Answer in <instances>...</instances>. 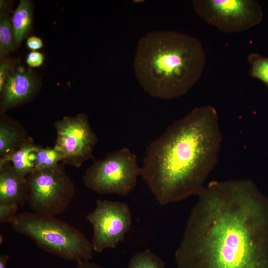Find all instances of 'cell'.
<instances>
[{"label":"cell","mask_w":268,"mask_h":268,"mask_svg":"<svg viewBox=\"0 0 268 268\" xmlns=\"http://www.w3.org/2000/svg\"><path fill=\"white\" fill-rule=\"evenodd\" d=\"M26 45L29 49L35 51L41 49L43 46V43L39 37L33 36L27 39Z\"/></svg>","instance_id":"obj_22"},{"label":"cell","mask_w":268,"mask_h":268,"mask_svg":"<svg viewBox=\"0 0 268 268\" xmlns=\"http://www.w3.org/2000/svg\"><path fill=\"white\" fill-rule=\"evenodd\" d=\"M13 43L18 46L31 30L32 6L30 0H21L12 18Z\"/></svg>","instance_id":"obj_14"},{"label":"cell","mask_w":268,"mask_h":268,"mask_svg":"<svg viewBox=\"0 0 268 268\" xmlns=\"http://www.w3.org/2000/svg\"><path fill=\"white\" fill-rule=\"evenodd\" d=\"M9 223L16 232L29 237L48 253L76 262L93 257L91 241L78 229L55 216L24 211Z\"/></svg>","instance_id":"obj_4"},{"label":"cell","mask_w":268,"mask_h":268,"mask_svg":"<svg viewBox=\"0 0 268 268\" xmlns=\"http://www.w3.org/2000/svg\"><path fill=\"white\" fill-rule=\"evenodd\" d=\"M206 59L203 45L197 38L159 30L140 39L133 66L144 91L154 97L171 100L186 95L198 81Z\"/></svg>","instance_id":"obj_3"},{"label":"cell","mask_w":268,"mask_h":268,"mask_svg":"<svg viewBox=\"0 0 268 268\" xmlns=\"http://www.w3.org/2000/svg\"><path fill=\"white\" fill-rule=\"evenodd\" d=\"M29 137L18 121L1 114L0 161L11 155Z\"/></svg>","instance_id":"obj_12"},{"label":"cell","mask_w":268,"mask_h":268,"mask_svg":"<svg viewBox=\"0 0 268 268\" xmlns=\"http://www.w3.org/2000/svg\"><path fill=\"white\" fill-rule=\"evenodd\" d=\"M13 43L12 22L6 13L0 14V57L9 53Z\"/></svg>","instance_id":"obj_18"},{"label":"cell","mask_w":268,"mask_h":268,"mask_svg":"<svg viewBox=\"0 0 268 268\" xmlns=\"http://www.w3.org/2000/svg\"><path fill=\"white\" fill-rule=\"evenodd\" d=\"M261 198L249 180L209 183L175 252L178 268H263Z\"/></svg>","instance_id":"obj_1"},{"label":"cell","mask_w":268,"mask_h":268,"mask_svg":"<svg viewBox=\"0 0 268 268\" xmlns=\"http://www.w3.org/2000/svg\"><path fill=\"white\" fill-rule=\"evenodd\" d=\"M54 126L57 134L54 147L63 154V164L80 167L93 157L98 138L86 114L65 116Z\"/></svg>","instance_id":"obj_9"},{"label":"cell","mask_w":268,"mask_h":268,"mask_svg":"<svg viewBox=\"0 0 268 268\" xmlns=\"http://www.w3.org/2000/svg\"><path fill=\"white\" fill-rule=\"evenodd\" d=\"M39 147L29 137L11 155L0 161V164L10 162L16 173L26 178L35 170L36 152Z\"/></svg>","instance_id":"obj_13"},{"label":"cell","mask_w":268,"mask_h":268,"mask_svg":"<svg viewBox=\"0 0 268 268\" xmlns=\"http://www.w3.org/2000/svg\"><path fill=\"white\" fill-rule=\"evenodd\" d=\"M44 55L37 51H32L27 55L26 62L31 67H37L41 66L44 62Z\"/></svg>","instance_id":"obj_20"},{"label":"cell","mask_w":268,"mask_h":268,"mask_svg":"<svg viewBox=\"0 0 268 268\" xmlns=\"http://www.w3.org/2000/svg\"><path fill=\"white\" fill-rule=\"evenodd\" d=\"M27 194L26 177L16 173L10 162L0 164V202L23 206Z\"/></svg>","instance_id":"obj_11"},{"label":"cell","mask_w":268,"mask_h":268,"mask_svg":"<svg viewBox=\"0 0 268 268\" xmlns=\"http://www.w3.org/2000/svg\"><path fill=\"white\" fill-rule=\"evenodd\" d=\"M63 160V154L54 146L43 148L39 146L36 152L35 170L54 167Z\"/></svg>","instance_id":"obj_15"},{"label":"cell","mask_w":268,"mask_h":268,"mask_svg":"<svg viewBox=\"0 0 268 268\" xmlns=\"http://www.w3.org/2000/svg\"><path fill=\"white\" fill-rule=\"evenodd\" d=\"M75 268H105L99 264L90 262V260H82L76 262Z\"/></svg>","instance_id":"obj_23"},{"label":"cell","mask_w":268,"mask_h":268,"mask_svg":"<svg viewBox=\"0 0 268 268\" xmlns=\"http://www.w3.org/2000/svg\"><path fill=\"white\" fill-rule=\"evenodd\" d=\"M18 206L13 203L0 202V223H10L17 215Z\"/></svg>","instance_id":"obj_19"},{"label":"cell","mask_w":268,"mask_h":268,"mask_svg":"<svg viewBox=\"0 0 268 268\" xmlns=\"http://www.w3.org/2000/svg\"><path fill=\"white\" fill-rule=\"evenodd\" d=\"M222 134L216 110L197 107L148 145L141 174L161 205L199 196L218 162Z\"/></svg>","instance_id":"obj_2"},{"label":"cell","mask_w":268,"mask_h":268,"mask_svg":"<svg viewBox=\"0 0 268 268\" xmlns=\"http://www.w3.org/2000/svg\"><path fill=\"white\" fill-rule=\"evenodd\" d=\"M12 66L10 60L2 62L0 66V91H2L5 80L9 73Z\"/></svg>","instance_id":"obj_21"},{"label":"cell","mask_w":268,"mask_h":268,"mask_svg":"<svg viewBox=\"0 0 268 268\" xmlns=\"http://www.w3.org/2000/svg\"><path fill=\"white\" fill-rule=\"evenodd\" d=\"M192 4L205 22L226 33L246 31L263 18L261 6L255 0H194Z\"/></svg>","instance_id":"obj_7"},{"label":"cell","mask_w":268,"mask_h":268,"mask_svg":"<svg viewBox=\"0 0 268 268\" xmlns=\"http://www.w3.org/2000/svg\"><path fill=\"white\" fill-rule=\"evenodd\" d=\"M128 268H165L162 260L149 249L135 254L131 259Z\"/></svg>","instance_id":"obj_16"},{"label":"cell","mask_w":268,"mask_h":268,"mask_svg":"<svg viewBox=\"0 0 268 268\" xmlns=\"http://www.w3.org/2000/svg\"><path fill=\"white\" fill-rule=\"evenodd\" d=\"M9 257L6 254H1L0 256V268H8L7 263Z\"/></svg>","instance_id":"obj_24"},{"label":"cell","mask_w":268,"mask_h":268,"mask_svg":"<svg viewBox=\"0 0 268 268\" xmlns=\"http://www.w3.org/2000/svg\"><path fill=\"white\" fill-rule=\"evenodd\" d=\"M247 59L251 67L250 75L261 80L268 88V57L252 53L248 55Z\"/></svg>","instance_id":"obj_17"},{"label":"cell","mask_w":268,"mask_h":268,"mask_svg":"<svg viewBox=\"0 0 268 268\" xmlns=\"http://www.w3.org/2000/svg\"><path fill=\"white\" fill-rule=\"evenodd\" d=\"M140 174L136 155L124 147L95 160L82 180L86 187L97 193L125 196L134 190Z\"/></svg>","instance_id":"obj_5"},{"label":"cell","mask_w":268,"mask_h":268,"mask_svg":"<svg viewBox=\"0 0 268 268\" xmlns=\"http://www.w3.org/2000/svg\"><path fill=\"white\" fill-rule=\"evenodd\" d=\"M64 164L35 170L26 177L27 203L32 211L55 216L68 206L75 188Z\"/></svg>","instance_id":"obj_6"},{"label":"cell","mask_w":268,"mask_h":268,"mask_svg":"<svg viewBox=\"0 0 268 268\" xmlns=\"http://www.w3.org/2000/svg\"><path fill=\"white\" fill-rule=\"evenodd\" d=\"M38 87L37 81L30 70L19 67L9 72L1 92V114L30 100Z\"/></svg>","instance_id":"obj_10"},{"label":"cell","mask_w":268,"mask_h":268,"mask_svg":"<svg viewBox=\"0 0 268 268\" xmlns=\"http://www.w3.org/2000/svg\"><path fill=\"white\" fill-rule=\"evenodd\" d=\"M86 219L92 225L94 251L101 253L123 242L132 224L129 205L119 201L98 200Z\"/></svg>","instance_id":"obj_8"}]
</instances>
